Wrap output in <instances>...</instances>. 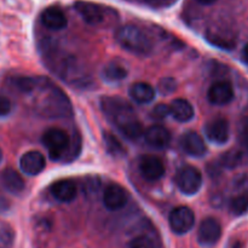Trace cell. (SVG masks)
<instances>
[{
    "label": "cell",
    "instance_id": "obj_1",
    "mask_svg": "<svg viewBox=\"0 0 248 248\" xmlns=\"http://www.w3.org/2000/svg\"><path fill=\"white\" fill-rule=\"evenodd\" d=\"M101 108L108 120L115 126L119 132L130 140H137L144 136V130L138 120L132 107L120 97H103Z\"/></svg>",
    "mask_w": 248,
    "mask_h": 248
},
{
    "label": "cell",
    "instance_id": "obj_2",
    "mask_svg": "<svg viewBox=\"0 0 248 248\" xmlns=\"http://www.w3.org/2000/svg\"><path fill=\"white\" fill-rule=\"evenodd\" d=\"M115 39L124 50L140 56L149 55L153 44L147 34L135 24H125L115 33Z\"/></svg>",
    "mask_w": 248,
    "mask_h": 248
},
{
    "label": "cell",
    "instance_id": "obj_3",
    "mask_svg": "<svg viewBox=\"0 0 248 248\" xmlns=\"http://www.w3.org/2000/svg\"><path fill=\"white\" fill-rule=\"evenodd\" d=\"M43 144L48 153V157L52 161H58L68 152L70 147V140L64 130L58 127H51L44 132Z\"/></svg>",
    "mask_w": 248,
    "mask_h": 248
},
{
    "label": "cell",
    "instance_id": "obj_4",
    "mask_svg": "<svg viewBox=\"0 0 248 248\" xmlns=\"http://www.w3.org/2000/svg\"><path fill=\"white\" fill-rule=\"evenodd\" d=\"M174 182L184 195H195L202 186V174L196 167L184 166L178 170L174 177Z\"/></svg>",
    "mask_w": 248,
    "mask_h": 248
},
{
    "label": "cell",
    "instance_id": "obj_5",
    "mask_svg": "<svg viewBox=\"0 0 248 248\" xmlns=\"http://www.w3.org/2000/svg\"><path fill=\"white\" fill-rule=\"evenodd\" d=\"M169 224L172 232L177 235H184L193 229L195 224V215L191 208L186 206H178L170 213Z\"/></svg>",
    "mask_w": 248,
    "mask_h": 248
},
{
    "label": "cell",
    "instance_id": "obj_6",
    "mask_svg": "<svg viewBox=\"0 0 248 248\" xmlns=\"http://www.w3.org/2000/svg\"><path fill=\"white\" fill-rule=\"evenodd\" d=\"M220 237H222V227L217 219L208 217L200 223L198 230V241L201 246H215Z\"/></svg>",
    "mask_w": 248,
    "mask_h": 248
},
{
    "label": "cell",
    "instance_id": "obj_7",
    "mask_svg": "<svg viewBox=\"0 0 248 248\" xmlns=\"http://www.w3.org/2000/svg\"><path fill=\"white\" fill-rule=\"evenodd\" d=\"M179 147L186 155L193 157H202L207 152L202 137L195 131H186L179 138Z\"/></svg>",
    "mask_w": 248,
    "mask_h": 248
},
{
    "label": "cell",
    "instance_id": "obj_8",
    "mask_svg": "<svg viewBox=\"0 0 248 248\" xmlns=\"http://www.w3.org/2000/svg\"><path fill=\"white\" fill-rule=\"evenodd\" d=\"M234 87L229 81L220 80L211 85L207 92V98L213 106H227L234 99Z\"/></svg>",
    "mask_w": 248,
    "mask_h": 248
},
{
    "label": "cell",
    "instance_id": "obj_9",
    "mask_svg": "<svg viewBox=\"0 0 248 248\" xmlns=\"http://www.w3.org/2000/svg\"><path fill=\"white\" fill-rule=\"evenodd\" d=\"M205 135L207 140L213 144H225L230 138L229 123L223 118L215 119L206 125Z\"/></svg>",
    "mask_w": 248,
    "mask_h": 248
},
{
    "label": "cell",
    "instance_id": "obj_10",
    "mask_svg": "<svg viewBox=\"0 0 248 248\" xmlns=\"http://www.w3.org/2000/svg\"><path fill=\"white\" fill-rule=\"evenodd\" d=\"M165 171L162 161L154 155H147L140 160V172L145 181H160L165 176Z\"/></svg>",
    "mask_w": 248,
    "mask_h": 248
},
{
    "label": "cell",
    "instance_id": "obj_11",
    "mask_svg": "<svg viewBox=\"0 0 248 248\" xmlns=\"http://www.w3.org/2000/svg\"><path fill=\"white\" fill-rule=\"evenodd\" d=\"M128 194L119 184H109L103 193V203L109 211H119L127 203Z\"/></svg>",
    "mask_w": 248,
    "mask_h": 248
},
{
    "label": "cell",
    "instance_id": "obj_12",
    "mask_svg": "<svg viewBox=\"0 0 248 248\" xmlns=\"http://www.w3.org/2000/svg\"><path fill=\"white\" fill-rule=\"evenodd\" d=\"M45 156L36 150L27 152L19 159V169L27 176H38L45 170Z\"/></svg>",
    "mask_w": 248,
    "mask_h": 248
},
{
    "label": "cell",
    "instance_id": "obj_13",
    "mask_svg": "<svg viewBox=\"0 0 248 248\" xmlns=\"http://www.w3.org/2000/svg\"><path fill=\"white\" fill-rule=\"evenodd\" d=\"M230 212L236 217L248 212V178L245 177L236 184L234 195L230 200Z\"/></svg>",
    "mask_w": 248,
    "mask_h": 248
},
{
    "label": "cell",
    "instance_id": "obj_14",
    "mask_svg": "<svg viewBox=\"0 0 248 248\" xmlns=\"http://www.w3.org/2000/svg\"><path fill=\"white\" fill-rule=\"evenodd\" d=\"M74 9L81 16V18L90 26H97V24L103 22V9L99 5L94 4V2L78 0V1L74 2Z\"/></svg>",
    "mask_w": 248,
    "mask_h": 248
},
{
    "label": "cell",
    "instance_id": "obj_15",
    "mask_svg": "<svg viewBox=\"0 0 248 248\" xmlns=\"http://www.w3.org/2000/svg\"><path fill=\"white\" fill-rule=\"evenodd\" d=\"M144 140L155 149H165L171 143V133L162 125H153L144 131Z\"/></svg>",
    "mask_w": 248,
    "mask_h": 248
},
{
    "label": "cell",
    "instance_id": "obj_16",
    "mask_svg": "<svg viewBox=\"0 0 248 248\" xmlns=\"http://www.w3.org/2000/svg\"><path fill=\"white\" fill-rule=\"evenodd\" d=\"M41 23L51 31H62L68 26V19L64 12L57 6H50L41 12Z\"/></svg>",
    "mask_w": 248,
    "mask_h": 248
},
{
    "label": "cell",
    "instance_id": "obj_17",
    "mask_svg": "<svg viewBox=\"0 0 248 248\" xmlns=\"http://www.w3.org/2000/svg\"><path fill=\"white\" fill-rule=\"evenodd\" d=\"M50 193L60 202H70L77 198V186L69 179H61L50 186Z\"/></svg>",
    "mask_w": 248,
    "mask_h": 248
},
{
    "label": "cell",
    "instance_id": "obj_18",
    "mask_svg": "<svg viewBox=\"0 0 248 248\" xmlns=\"http://www.w3.org/2000/svg\"><path fill=\"white\" fill-rule=\"evenodd\" d=\"M170 113H171L172 118L178 123H189L190 120H193L194 115H195L194 107L191 106L190 102L184 98L173 99L170 106Z\"/></svg>",
    "mask_w": 248,
    "mask_h": 248
},
{
    "label": "cell",
    "instance_id": "obj_19",
    "mask_svg": "<svg viewBox=\"0 0 248 248\" xmlns=\"http://www.w3.org/2000/svg\"><path fill=\"white\" fill-rule=\"evenodd\" d=\"M132 101L138 104H149L155 99V89L148 82H135L128 90Z\"/></svg>",
    "mask_w": 248,
    "mask_h": 248
},
{
    "label": "cell",
    "instance_id": "obj_20",
    "mask_svg": "<svg viewBox=\"0 0 248 248\" xmlns=\"http://www.w3.org/2000/svg\"><path fill=\"white\" fill-rule=\"evenodd\" d=\"M1 181L5 189L14 195H18L24 190V181L21 174L14 169H6L1 173Z\"/></svg>",
    "mask_w": 248,
    "mask_h": 248
},
{
    "label": "cell",
    "instance_id": "obj_21",
    "mask_svg": "<svg viewBox=\"0 0 248 248\" xmlns=\"http://www.w3.org/2000/svg\"><path fill=\"white\" fill-rule=\"evenodd\" d=\"M102 77H103V79H106L107 81H121V80H124L127 77V70H126V68L124 67V65L113 62L109 63V64H107L106 67L103 68Z\"/></svg>",
    "mask_w": 248,
    "mask_h": 248
},
{
    "label": "cell",
    "instance_id": "obj_22",
    "mask_svg": "<svg viewBox=\"0 0 248 248\" xmlns=\"http://www.w3.org/2000/svg\"><path fill=\"white\" fill-rule=\"evenodd\" d=\"M103 140L104 148H106L107 152L109 153V155H111V156L114 157H121L125 155V148H124V145L121 144V142L115 137V136L107 132L103 135Z\"/></svg>",
    "mask_w": 248,
    "mask_h": 248
},
{
    "label": "cell",
    "instance_id": "obj_23",
    "mask_svg": "<svg viewBox=\"0 0 248 248\" xmlns=\"http://www.w3.org/2000/svg\"><path fill=\"white\" fill-rule=\"evenodd\" d=\"M15 244V232L11 225L0 220V248H12Z\"/></svg>",
    "mask_w": 248,
    "mask_h": 248
},
{
    "label": "cell",
    "instance_id": "obj_24",
    "mask_svg": "<svg viewBox=\"0 0 248 248\" xmlns=\"http://www.w3.org/2000/svg\"><path fill=\"white\" fill-rule=\"evenodd\" d=\"M242 160V153L239 150H230L227 152L220 159V162L224 167L227 169H235L236 166H239L241 164Z\"/></svg>",
    "mask_w": 248,
    "mask_h": 248
},
{
    "label": "cell",
    "instance_id": "obj_25",
    "mask_svg": "<svg viewBox=\"0 0 248 248\" xmlns=\"http://www.w3.org/2000/svg\"><path fill=\"white\" fill-rule=\"evenodd\" d=\"M15 86L22 92H31L35 89V86H38V81L33 78L21 77L15 80Z\"/></svg>",
    "mask_w": 248,
    "mask_h": 248
},
{
    "label": "cell",
    "instance_id": "obj_26",
    "mask_svg": "<svg viewBox=\"0 0 248 248\" xmlns=\"http://www.w3.org/2000/svg\"><path fill=\"white\" fill-rule=\"evenodd\" d=\"M128 248H156V245H155V241L152 237L140 235V236H136L128 244Z\"/></svg>",
    "mask_w": 248,
    "mask_h": 248
},
{
    "label": "cell",
    "instance_id": "obj_27",
    "mask_svg": "<svg viewBox=\"0 0 248 248\" xmlns=\"http://www.w3.org/2000/svg\"><path fill=\"white\" fill-rule=\"evenodd\" d=\"M169 115H171V113H170V106H166V104L162 103L155 106L154 109L152 110V113H150L152 119L157 121L164 120V119H166Z\"/></svg>",
    "mask_w": 248,
    "mask_h": 248
},
{
    "label": "cell",
    "instance_id": "obj_28",
    "mask_svg": "<svg viewBox=\"0 0 248 248\" xmlns=\"http://www.w3.org/2000/svg\"><path fill=\"white\" fill-rule=\"evenodd\" d=\"M174 86H176V82H174V80L171 79V78H166V79L161 80L159 90L161 93L167 94V93H171V92H173L174 90H176V87Z\"/></svg>",
    "mask_w": 248,
    "mask_h": 248
},
{
    "label": "cell",
    "instance_id": "obj_29",
    "mask_svg": "<svg viewBox=\"0 0 248 248\" xmlns=\"http://www.w3.org/2000/svg\"><path fill=\"white\" fill-rule=\"evenodd\" d=\"M240 138L244 144V147L248 150V115L245 116L241 121V126H240Z\"/></svg>",
    "mask_w": 248,
    "mask_h": 248
},
{
    "label": "cell",
    "instance_id": "obj_30",
    "mask_svg": "<svg viewBox=\"0 0 248 248\" xmlns=\"http://www.w3.org/2000/svg\"><path fill=\"white\" fill-rule=\"evenodd\" d=\"M11 111V102L9 98L4 96H0V118L9 115Z\"/></svg>",
    "mask_w": 248,
    "mask_h": 248
},
{
    "label": "cell",
    "instance_id": "obj_31",
    "mask_svg": "<svg viewBox=\"0 0 248 248\" xmlns=\"http://www.w3.org/2000/svg\"><path fill=\"white\" fill-rule=\"evenodd\" d=\"M144 1L147 2V4L152 5V6H159V5L164 4L165 0H144Z\"/></svg>",
    "mask_w": 248,
    "mask_h": 248
},
{
    "label": "cell",
    "instance_id": "obj_32",
    "mask_svg": "<svg viewBox=\"0 0 248 248\" xmlns=\"http://www.w3.org/2000/svg\"><path fill=\"white\" fill-rule=\"evenodd\" d=\"M242 60H244L245 63L248 64V44L245 45L244 50H242Z\"/></svg>",
    "mask_w": 248,
    "mask_h": 248
},
{
    "label": "cell",
    "instance_id": "obj_33",
    "mask_svg": "<svg viewBox=\"0 0 248 248\" xmlns=\"http://www.w3.org/2000/svg\"><path fill=\"white\" fill-rule=\"evenodd\" d=\"M198 2H200V4L202 5H212L215 4L216 1H218V0H196Z\"/></svg>",
    "mask_w": 248,
    "mask_h": 248
},
{
    "label": "cell",
    "instance_id": "obj_34",
    "mask_svg": "<svg viewBox=\"0 0 248 248\" xmlns=\"http://www.w3.org/2000/svg\"><path fill=\"white\" fill-rule=\"evenodd\" d=\"M1 160H2V152L1 149H0V162H1Z\"/></svg>",
    "mask_w": 248,
    "mask_h": 248
}]
</instances>
